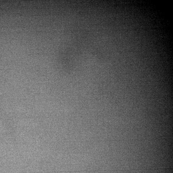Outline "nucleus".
Returning <instances> with one entry per match:
<instances>
[]
</instances>
